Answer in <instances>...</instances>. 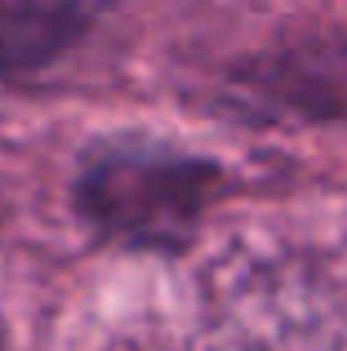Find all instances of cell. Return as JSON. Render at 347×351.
Segmentation results:
<instances>
[{"mask_svg":"<svg viewBox=\"0 0 347 351\" xmlns=\"http://www.w3.org/2000/svg\"><path fill=\"white\" fill-rule=\"evenodd\" d=\"M196 165L143 143H107L85 160L76 182L80 209L112 236H160L196 200Z\"/></svg>","mask_w":347,"mask_h":351,"instance_id":"6da1fadb","label":"cell"},{"mask_svg":"<svg viewBox=\"0 0 347 351\" xmlns=\"http://www.w3.org/2000/svg\"><path fill=\"white\" fill-rule=\"evenodd\" d=\"M116 0H0V71L32 76L76 49Z\"/></svg>","mask_w":347,"mask_h":351,"instance_id":"7a4b0ae2","label":"cell"}]
</instances>
